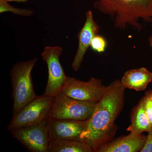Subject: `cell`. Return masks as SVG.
<instances>
[{"label": "cell", "mask_w": 152, "mask_h": 152, "mask_svg": "<svg viewBox=\"0 0 152 152\" xmlns=\"http://www.w3.org/2000/svg\"><path fill=\"white\" fill-rule=\"evenodd\" d=\"M99 27L95 21L92 12L91 10L87 11L86 21L77 34L78 46L72 63V69L75 72L80 69L93 38L99 34Z\"/></svg>", "instance_id": "10"}, {"label": "cell", "mask_w": 152, "mask_h": 152, "mask_svg": "<svg viewBox=\"0 0 152 152\" xmlns=\"http://www.w3.org/2000/svg\"><path fill=\"white\" fill-rule=\"evenodd\" d=\"M17 140L32 152H49L50 141L48 119L36 124L10 131Z\"/></svg>", "instance_id": "7"}, {"label": "cell", "mask_w": 152, "mask_h": 152, "mask_svg": "<svg viewBox=\"0 0 152 152\" xmlns=\"http://www.w3.org/2000/svg\"><path fill=\"white\" fill-rule=\"evenodd\" d=\"M106 87L103 85L101 79L91 77L88 81L85 82L67 76L62 91L76 99L98 102L104 93Z\"/></svg>", "instance_id": "8"}, {"label": "cell", "mask_w": 152, "mask_h": 152, "mask_svg": "<svg viewBox=\"0 0 152 152\" xmlns=\"http://www.w3.org/2000/svg\"><path fill=\"white\" fill-rule=\"evenodd\" d=\"M49 152H94L88 144L80 140H65L50 142Z\"/></svg>", "instance_id": "14"}, {"label": "cell", "mask_w": 152, "mask_h": 152, "mask_svg": "<svg viewBox=\"0 0 152 152\" xmlns=\"http://www.w3.org/2000/svg\"><path fill=\"white\" fill-rule=\"evenodd\" d=\"M126 89L120 80L112 82L106 87L87 121L80 140L88 144L94 152L114 139L118 131L115 121L124 105Z\"/></svg>", "instance_id": "1"}, {"label": "cell", "mask_w": 152, "mask_h": 152, "mask_svg": "<svg viewBox=\"0 0 152 152\" xmlns=\"http://www.w3.org/2000/svg\"><path fill=\"white\" fill-rule=\"evenodd\" d=\"M53 97L44 94L38 96L13 115L8 130L28 126L48 119Z\"/></svg>", "instance_id": "5"}, {"label": "cell", "mask_w": 152, "mask_h": 152, "mask_svg": "<svg viewBox=\"0 0 152 152\" xmlns=\"http://www.w3.org/2000/svg\"><path fill=\"white\" fill-rule=\"evenodd\" d=\"M107 45V39L103 36L98 34L93 38L90 48L93 51L102 53L105 51Z\"/></svg>", "instance_id": "16"}, {"label": "cell", "mask_w": 152, "mask_h": 152, "mask_svg": "<svg viewBox=\"0 0 152 152\" xmlns=\"http://www.w3.org/2000/svg\"><path fill=\"white\" fill-rule=\"evenodd\" d=\"M87 121L55 119L48 118V126L50 141L80 140L86 127Z\"/></svg>", "instance_id": "9"}, {"label": "cell", "mask_w": 152, "mask_h": 152, "mask_svg": "<svg viewBox=\"0 0 152 152\" xmlns=\"http://www.w3.org/2000/svg\"><path fill=\"white\" fill-rule=\"evenodd\" d=\"M5 1L9 2H16L22 3L27 1L28 0H5Z\"/></svg>", "instance_id": "19"}, {"label": "cell", "mask_w": 152, "mask_h": 152, "mask_svg": "<svg viewBox=\"0 0 152 152\" xmlns=\"http://www.w3.org/2000/svg\"><path fill=\"white\" fill-rule=\"evenodd\" d=\"M6 12H11L15 15L21 16H29L32 15L34 11L26 9L17 8L9 4L5 0H0V13Z\"/></svg>", "instance_id": "15"}, {"label": "cell", "mask_w": 152, "mask_h": 152, "mask_svg": "<svg viewBox=\"0 0 152 152\" xmlns=\"http://www.w3.org/2000/svg\"><path fill=\"white\" fill-rule=\"evenodd\" d=\"M121 81L126 88L145 91L152 81V72L145 67L132 69L125 72Z\"/></svg>", "instance_id": "12"}, {"label": "cell", "mask_w": 152, "mask_h": 152, "mask_svg": "<svg viewBox=\"0 0 152 152\" xmlns=\"http://www.w3.org/2000/svg\"><path fill=\"white\" fill-rule=\"evenodd\" d=\"M37 58L17 63L10 71L12 97L13 100V115L36 99L31 72Z\"/></svg>", "instance_id": "3"}, {"label": "cell", "mask_w": 152, "mask_h": 152, "mask_svg": "<svg viewBox=\"0 0 152 152\" xmlns=\"http://www.w3.org/2000/svg\"><path fill=\"white\" fill-rule=\"evenodd\" d=\"M97 103L76 99L61 91L53 97L49 118L87 121L92 114Z\"/></svg>", "instance_id": "4"}, {"label": "cell", "mask_w": 152, "mask_h": 152, "mask_svg": "<svg viewBox=\"0 0 152 152\" xmlns=\"http://www.w3.org/2000/svg\"><path fill=\"white\" fill-rule=\"evenodd\" d=\"M63 49L59 46H47L41 54L42 59L47 64L48 80L43 94L54 97L62 91L67 76L60 62Z\"/></svg>", "instance_id": "6"}, {"label": "cell", "mask_w": 152, "mask_h": 152, "mask_svg": "<svg viewBox=\"0 0 152 152\" xmlns=\"http://www.w3.org/2000/svg\"><path fill=\"white\" fill-rule=\"evenodd\" d=\"M130 120V125L126 130L133 134H139L144 132H148L151 128L141 100L132 109Z\"/></svg>", "instance_id": "13"}, {"label": "cell", "mask_w": 152, "mask_h": 152, "mask_svg": "<svg viewBox=\"0 0 152 152\" xmlns=\"http://www.w3.org/2000/svg\"><path fill=\"white\" fill-rule=\"evenodd\" d=\"M148 42L150 46L152 48V35L148 37Z\"/></svg>", "instance_id": "20"}, {"label": "cell", "mask_w": 152, "mask_h": 152, "mask_svg": "<svg viewBox=\"0 0 152 152\" xmlns=\"http://www.w3.org/2000/svg\"><path fill=\"white\" fill-rule=\"evenodd\" d=\"M147 136L130 133L112 140L98 149L96 152H138L144 147Z\"/></svg>", "instance_id": "11"}, {"label": "cell", "mask_w": 152, "mask_h": 152, "mask_svg": "<svg viewBox=\"0 0 152 152\" xmlns=\"http://www.w3.org/2000/svg\"><path fill=\"white\" fill-rule=\"evenodd\" d=\"M95 9L108 16L116 28L141 31V20L152 23V0H94Z\"/></svg>", "instance_id": "2"}, {"label": "cell", "mask_w": 152, "mask_h": 152, "mask_svg": "<svg viewBox=\"0 0 152 152\" xmlns=\"http://www.w3.org/2000/svg\"><path fill=\"white\" fill-rule=\"evenodd\" d=\"M141 100L152 127V89L146 91Z\"/></svg>", "instance_id": "17"}, {"label": "cell", "mask_w": 152, "mask_h": 152, "mask_svg": "<svg viewBox=\"0 0 152 152\" xmlns=\"http://www.w3.org/2000/svg\"><path fill=\"white\" fill-rule=\"evenodd\" d=\"M148 133L145 142L140 152H152V127Z\"/></svg>", "instance_id": "18"}]
</instances>
